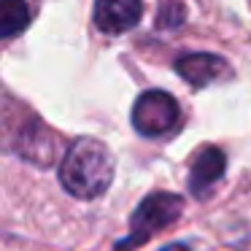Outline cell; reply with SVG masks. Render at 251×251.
Instances as JSON below:
<instances>
[{
    "mask_svg": "<svg viewBox=\"0 0 251 251\" xmlns=\"http://www.w3.org/2000/svg\"><path fill=\"white\" fill-rule=\"evenodd\" d=\"M65 149L68 146H62V138L38 119L27 122V125L19 130L17 141H14V151L22 159H27V162L41 165V168H49L57 159H62Z\"/></svg>",
    "mask_w": 251,
    "mask_h": 251,
    "instance_id": "cell-4",
    "label": "cell"
},
{
    "mask_svg": "<svg viewBox=\"0 0 251 251\" xmlns=\"http://www.w3.org/2000/svg\"><path fill=\"white\" fill-rule=\"evenodd\" d=\"M173 68L195 89H205L211 84L229 81L232 78V65L224 57L211 54V51H186V54L173 60Z\"/></svg>",
    "mask_w": 251,
    "mask_h": 251,
    "instance_id": "cell-5",
    "label": "cell"
},
{
    "mask_svg": "<svg viewBox=\"0 0 251 251\" xmlns=\"http://www.w3.org/2000/svg\"><path fill=\"white\" fill-rule=\"evenodd\" d=\"M159 251H189V246L186 243H168V246H162Z\"/></svg>",
    "mask_w": 251,
    "mask_h": 251,
    "instance_id": "cell-10",
    "label": "cell"
},
{
    "mask_svg": "<svg viewBox=\"0 0 251 251\" xmlns=\"http://www.w3.org/2000/svg\"><path fill=\"white\" fill-rule=\"evenodd\" d=\"M33 22L27 0H0V33L3 38H17Z\"/></svg>",
    "mask_w": 251,
    "mask_h": 251,
    "instance_id": "cell-8",
    "label": "cell"
},
{
    "mask_svg": "<svg viewBox=\"0 0 251 251\" xmlns=\"http://www.w3.org/2000/svg\"><path fill=\"white\" fill-rule=\"evenodd\" d=\"M224 170H227V154L219 146H200L197 154L192 157V168H189V178H186V186H189L192 197L197 200H208L213 192V186L224 178Z\"/></svg>",
    "mask_w": 251,
    "mask_h": 251,
    "instance_id": "cell-6",
    "label": "cell"
},
{
    "mask_svg": "<svg viewBox=\"0 0 251 251\" xmlns=\"http://www.w3.org/2000/svg\"><path fill=\"white\" fill-rule=\"evenodd\" d=\"M143 17L141 0H95V27L105 35H122L138 27Z\"/></svg>",
    "mask_w": 251,
    "mask_h": 251,
    "instance_id": "cell-7",
    "label": "cell"
},
{
    "mask_svg": "<svg viewBox=\"0 0 251 251\" xmlns=\"http://www.w3.org/2000/svg\"><path fill=\"white\" fill-rule=\"evenodd\" d=\"M184 213V197L173 192H151L146 195L130 216V235L114 246V251H135L151 235L162 232Z\"/></svg>",
    "mask_w": 251,
    "mask_h": 251,
    "instance_id": "cell-2",
    "label": "cell"
},
{
    "mask_svg": "<svg viewBox=\"0 0 251 251\" xmlns=\"http://www.w3.org/2000/svg\"><path fill=\"white\" fill-rule=\"evenodd\" d=\"M184 22H186V8H184L181 0H168V3L159 8V17H157L159 30H178Z\"/></svg>",
    "mask_w": 251,
    "mask_h": 251,
    "instance_id": "cell-9",
    "label": "cell"
},
{
    "mask_svg": "<svg viewBox=\"0 0 251 251\" xmlns=\"http://www.w3.org/2000/svg\"><path fill=\"white\" fill-rule=\"evenodd\" d=\"M132 127L138 135L143 138H162L168 132L178 130L181 125V105L165 89H146L143 95H138V100L132 103Z\"/></svg>",
    "mask_w": 251,
    "mask_h": 251,
    "instance_id": "cell-3",
    "label": "cell"
},
{
    "mask_svg": "<svg viewBox=\"0 0 251 251\" xmlns=\"http://www.w3.org/2000/svg\"><path fill=\"white\" fill-rule=\"evenodd\" d=\"M114 181V157L98 138H76L60 159V184L78 200H95Z\"/></svg>",
    "mask_w": 251,
    "mask_h": 251,
    "instance_id": "cell-1",
    "label": "cell"
}]
</instances>
